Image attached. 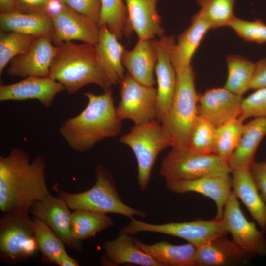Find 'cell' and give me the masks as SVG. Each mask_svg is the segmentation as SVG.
<instances>
[{"label": "cell", "mask_w": 266, "mask_h": 266, "mask_svg": "<svg viewBox=\"0 0 266 266\" xmlns=\"http://www.w3.org/2000/svg\"><path fill=\"white\" fill-rule=\"evenodd\" d=\"M104 255L101 263L105 266H117L129 263L143 266H161L151 256L141 250L130 234L119 233L115 239L103 245Z\"/></svg>", "instance_id": "22"}, {"label": "cell", "mask_w": 266, "mask_h": 266, "mask_svg": "<svg viewBox=\"0 0 266 266\" xmlns=\"http://www.w3.org/2000/svg\"><path fill=\"white\" fill-rule=\"evenodd\" d=\"M129 22L138 39L152 40L165 35L157 10L159 0H123Z\"/></svg>", "instance_id": "19"}, {"label": "cell", "mask_w": 266, "mask_h": 266, "mask_svg": "<svg viewBox=\"0 0 266 266\" xmlns=\"http://www.w3.org/2000/svg\"><path fill=\"white\" fill-rule=\"evenodd\" d=\"M243 99L224 87L207 89L199 95L198 115L219 127L240 116Z\"/></svg>", "instance_id": "14"}, {"label": "cell", "mask_w": 266, "mask_h": 266, "mask_svg": "<svg viewBox=\"0 0 266 266\" xmlns=\"http://www.w3.org/2000/svg\"><path fill=\"white\" fill-rule=\"evenodd\" d=\"M157 60L156 75L157 102L156 119L161 122L171 106L176 89L177 73L171 61V52L176 42L174 35L152 39Z\"/></svg>", "instance_id": "12"}, {"label": "cell", "mask_w": 266, "mask_h": 266, "mask_svg": "<svg viewBox=\"0 0 266 266\" xmlns=\"http://www.w3.org/2000/svg\"><path fill=\"white\" fill-rule=\"evenodd\" d=\"M46 162L40 156L31 162L19 148L0 156V210L30 213L33 205L50 194L45 179Z\"/></svg>", "instance_id": "1"}, {"label": "cell", "mask_w": 266, "mask_h": 266, "mask_svg": "<svg viewBox=\"0 0 266 266\" xmlns=\"http://www.w3.org/2000/svg\"><path fill=\"white\" fill-rule=\"evenodd\" d=\"M166 187L174 193L196 192L210 198L216 204L215 218L221 219L225 203L232 191V179L230 175L207 176L192 180L168 182Z\"/></svg>", "instance_id": "18"}, {"label": "cell", "mask_w": 266, "mask_h": 266, "mask_svg": "<svg viewBox=\"0 0 266 266\" xmlns=\"http://www.w3.org/2000/svg\"><path fill=\"white\" fill-rule=\"evenodd\" d=\"M36 37L16 32H0V74L10 61L26 52Z\"/></svg>", "instance_id": "35"}, {"label": "cell", "mask_w": 266, "mask_h": 266, "mask_svg": "<svg viewBox=\"0 0 266 266\" xmlns=\"http://www.w3.org/2000/svg\"><path fill=\"white\" fill-rule=\"evenodd\" d=\"M38 250L33 221L27 213L13 210L0 220V258L3 263L15 265L33 255Z\"/></svg>", "instance_id": "8"}, {"label": "cell", "mask_w": 266, "mask_h": 266, "mask_svg": "<svg viewBox=\"0 0 266 266\" xmlns=\"http://www.w3.org/2000/svg\"><path fill=\"white\" fill-rule=\"evenodd\" d=\"M228 27L246 42L258 44L266 42V24L260 19L246 21L235 16Z\"/></svg>", "instance_id": "37"}, {"label": "cell", "mask_w": 266, "mask_h": 266, "mask_svg": "<svg viewBox=\"0 0 266 266\" xmlns=\"http://www.w3.org/2000/svg\"><path fill=\"white\" fill-rule=\"evenodd\" d=\"M266 135V118H254L244 124L240 140L227 161L231 171L250 170L260 142Z\"/></svg>", "instance_id": "20"}, {"label": "cell", "mask_w": 266, "mask_h": 266, "mask_svg": "<svg viewBox=\"0 0 266 266\" xmlns=\"http://www.w3.org/2000/svg\"><path fill=\"white\" fill-rule=\"evenodd\" d=\"M52 19L54 30L51 39L55 46L72 40L95 45L98 41V25L66 4L61 13Z\"/></svg>", "instance_id": "17"}, {"label": "cell", "mask_w": 266, "mask_h": 266, "mask_svg": "<svg viewBox=\"0 0 266 266\" xmlns=\"http://www.w3.org/2000/svg\"><path fill=\"white\" fill-rule=\"evenodd\" d=\"M266 87V58L255 63V69L250 89L256 90Z\"/></svg>", "instance_id": "42"}, {"label": "cell", "mask_w": 266, "mask_h": 266, "mask_svg": "<svg viewBox=\"0 0 266 266\" xmlns=\"http://www.w3.org/2000/svg\"><path fill=\"white\" fill-rule=\"evenodd\" d=\"M57 265L60 266H78L77 261L69 256L67 253L62 256L58 261Z\"/></svg>", "instance_id": "45"}, {"label": "cell", "mask_w": 266, "mask_h": 266, "mask_svg": "<svg viewBox=\"0 0 266 266\" xmlns=\"http://www.w3.org/2000/svg\"><path fill=\"white\" fill-rule=\"evenodd\" d=\"M69 209L63 200L50 194L35 202L30 212L45 222L68 247L79 251L82 243L72 236Z\"/></svg>", "instance_id": "15"}, {"label": "cell", "mask_w": 266, "mask_h": 266, "mask_svg": "<svg viewBox=\"0 0 266 266\" xmlns=\"http://www.w3.org/2000/svg\"><path fill=\"white\" fill-rule=\"evenodd\" d=\"M157 55L152 40L138 39L134 48L125 50L122 63L128 73L138 82L149 86L155 84L154 71Z\"/></svg>", "instance_id": "21"}, {"label": "cell", "mask_w": 266, "mask_h": 266, "mask_svg": "<svg viewBox=\"0 0 266 266\" xmlns=\"http://www.w3.org/2000/svg\"><path fill=\"white\" fill-rule=\"evenodd\" d=\"M231 173L232 191L245 205L261 230L266 233V204L259 193L250 170H236Z\"/></svg>", "instance_id": "25"}, {"label": "cell", "mask_w": 266, "mask_h": 266, "mask_svg": "<svg viewBox=\"0 0 266 266\" xmlns=\"http://www.w3.org/2000/svg\"><path fill=\"white\" fill-rule=\"evenodd\" d=\"M66 4L61 0H48L45 8V13L52 19L58 15L63 10Z\"/></svg>", "instance_id": "43"}, {"label": "cell", "mask_w": 266, "mask_h": 266, "mask_svg": "<svg viewBox=\"0 0 266 266\" xmlns=\"http://www.w3.org/2000/svg\"><path fill=\"white\" fill-rule=\"evenodd\" d=\"M33 229L38 249L50 262L57 265L66 253L65 243L42 220L34 217Z\"/></svg>", "instance_id": "32"}, {"label": "cell", "mask_w": 266, "mask_h": 266, "mask_svg": "<svg viewBox=\"0 0 266 266\" xmlns=\"http://www.w3.org/2000/svg\"><path fill=\"white\" fill-rule=\"evenodd\" d=\"M216 128L208 121L198 115L192 128L188 148L200 154H215Z\"/></svg>", "instance_id": "36"}, {"label": "cell", "mask_w": 266, "mask_h": 266, "mask_svg": "<svg viewBox=\"0 0 266 266\" xmlns=\"http://www.w3.org/2000/svg\"><path fill=\"white\" fill-rule=\"evenodd\" d=\"M240 117L245 120L250 117L266 118V87L255 90L243 99Z\"/></svg>", "instance_id": "38"}, {"label": "cell", "mask_w": 266, "mask_h": 266, "mask_svg": "<svg viewBox=\"0 0 266 266\" xmlns=\"http://www.w3.org/2000/svg\"><path fill=\"white\" fill-rule=\"evenodd\" d=\"M78 13L94 21L98 26L100 22L101 0H61Z\"/></svg>", "instance_id": "39"}, {"label": "cell", "mask_w": 266, "mask_h": 266, "mask_svg": "<svg viewBox=\"0 0 266 266\" xmlns=\"http://www.w3.org/2000/svg\"><path fill=\"white\" fill-rule=\"evenodd\" d=\"M65 90L62 84L49 76H28L14 83L1 85L0 101L35 99L48 108L52 105L56 95Z\"/></svg>", "instance_id": "16"}, {"label": "cell", "mask_w": 266, "mask_h": 266, "mask_svg": "<svg viewBox=\"0 0 266 266\" xmlns=\"http://www.w3.org/2000/svg\"><path fill=\"white\" fill-rule=\"evenodd\" d=\"M250 171L259 192L266 204V164L265 162H255L251 166Z\"/></svg>", "instance_id": "40"}, {"label": "cell", "mask_w": 266, "mask_h": 266, "mask_svg": "<svg viewBox=\"0 0 266 266\" xmlns=\"http://www.w3.org/2000/svg\"><path fill=\"white\" fill-rule=\"evenodd\" d=\"M228 75L224 87L232 93L242 96L250 90L255 69V63L237 55L226 58Z\"/></svg>", "instance_id": "30"}, {"label": "cell", "mask_w": 266, "mask_h": 266, "mask_svg": "<svg viewBox=\"0 0 266 266\" xmlns=\"http://www.w3.org/2000/svg\"><path fill=\"white\" fill-rule=\"evenodd\" d=\"M105 25L118 39L130 38L134 32L129 20L123 0H101L98 27Z\"/></svg>", "instance_id": "31"}, {"label": "cell", "mask_w": 266, "mask_h": 266, "mask_svg": "<svg viewBox=\"0 0 266 266\" xmlns=\"http://www.w3.org/2000/svg\"><path fill=\"white\" fill-rule=\"evenodd\" d=\"M56 46L49 77L62 84L68 94L89 84L97 85L104 92L115 85L100 62L94 45L67 41Z\"/></svg>", "instance_id": "3"}, {"label": "cell", "mask_w": 266, "mask_h": 266, "mask_svg": "<svg viewBox=\"0 0 266 266\" xmlns=\"http://www.w3.org/2000/svg\"><path fill=\"white\" fill-rule=\"evenodd\" d=\"M244 120L240 116L216 128L215 153L227 162L240 140Z\"/></svg>", "instance_id": "33"}, {"label": "cell", "mask_w": 266, "mask_h": 266, "mask_svg": "<svg viewBox=\"0 0 266 266\" xmlns=\"http://www.w3.org/2000/svg\"><path fill=\"white\" fill-rule=\"evenodd\" d=\"M20 12L24 13H46L48 0H14Z\"/></svg>", "instance_id": "41"}, {"label": "cell", "mask_w": 266, "mask_h": 266, "mask_svg": "<svg viewBox=\"0 0 266 266\" xmlns=\"http://www.w3.org/2000/svg\"><path fill=\"white\" fill-rule=\"evenodd\" d=\"M0 27L2 32H16L35 37H51L54 25L46 13H24L16 12L0 14Z\"/></svg>", "instance_id": "27"}, {"label": "cell", "mask_w": 266, "mask_h": 266, "mask_svg": "<svg viewBox=\"0 0 266 266\" xmlns=\"http://www.w3.org/2000/svg\"><path fill=\"white\" fill-rule=\"evenodd\" d=\"M225 236L216 238L197 248L196 266H233L245 263L251 258Z\"/></svg>", "instance_id": "23"}, {"label": "cell", "mask_w": 266, "mask_h": 266, "mask_svg": "<svg viewBox=\"0 0 266 266\" xmlns=\"http://www.w3.org/2000/svg\"><path fill=\"white\" fill-rule=\"evenodd\" d=\"M95 173V183L89 190L78 193L63 191L59 192V197L70 209L87 210L104 214H119L130 219L134 215L147 216L145 212L123 203L111 174L102 165L97 166Z\"/></svg>", "instance_id": "5"}, {"label": "cell", "mask_w": 266, "mask_h": 266, "mask_svg": "<svg viewBox=\"0 0 266 266\" xmlns=\"http://www.w3.org/2000/svg\"><path fill=\"white\" fill-rule=\"evenodd\" d=\"M114 225L107 214L84 209L71 213L70 229L72 237L83 241L94 236L97 233Z\"/></svg>", "instance_id": "29"}, {"label": "cell", "mask_w": 266, "mask_h": 266, "mask_svg": "<svg viewBox=\"0 0 266 266\" xmlns=\"http://www.w3.org/2000/svg\"><path fill=\"white\" fill-rule=\"evenodd\" d=\"M265 162V163L266 164V161Z\"/></svg>", "instance_id": "46"}, {"label": "cell", "mask_w": 266, "mask_h": 266, "mask_svg": "<svg viewBox=\"0 0 266 266\" xmlns=\"http://www.w3.org/2000/svg\"><path fill=\"white\" fill-rule=\"evenodd\" d=\"M0 14H8L19 12L14 0H0Z\"/></svg>", "instance_id": "44"}, {"label": "cell", "mask_w": 266, "mask_h": 266, "mask_svg": "<svg viewBox=\"0 0 266 266\" xmlns=\"http://www.w3.org/2000/svg\"><path fill=\"white\" fill-rule=\"evenodd\" d=\"M120 84V100L116 108L122 120L140 125L156 120L157 89L138 82L129 73Z\"/></svg>", "instance_id": "11"}, {"label": "cell", "mask_w": 266, "mask_h": 266, "mask_svg": "<svg viewBox=\"0 0 266 266\" xmlns=\"http://www.w3.org/2000/svg\"><path fill=\"white\" fill-rule=\"evenodd\" d=\"M235 0H197L200 6L198 12L209 25L210 30L228 26L235 17Z\"/></svg>", "instance_id": "34"}, {"label": "cell", "mask_w": 266, "mask_h": 266, "mask_svg": "<svg viewBox=\"0 0 266 266\" xmlns=\"http://www.w3.org/2000/svg\"><path fill=\"white\" fill-rule=\"evenodd\" d=\"M210 27L199 12L194 14L190 25L178 36L171 52V61L176 72L191 66L192 59Z\"/></svg>", "instance_id": "24"}, {"label": "cell", "mask_w": 266, "mask_h": 266, "mask_svg": "<svg viewBox=\"0 0 266 266\" xmlns=\"http://www.w3.org/2000/svg\"><path fill=\"white\" fill-rule=\"evenodd\" d=\"M56 51V46L49 36L36 37L24 53L13 58L7 70L11 76L48 77Z\"/></svg>", "instance_id": "13"}, {"label": "cell", "mask_w": 266, "mask_h": 266, "mask_svg": "<svg viewBox=\"0 0 266 266\" xmlns=\"http://www.w3.org/2000/svg\"><path fill=\"white\" fill-rule=\"evenodd\" d=\"M120 141L133 152L138 165L137 182L142 191L147 187L151 171L159 154L172 146L170 137L157 120L135 125Z\"/></svg>", "instance_id": "7"}, {"label": "cell", "mask_w": 266, "mask_h": 266, "mask_svg": "<svg viewBox=\"0 0 266 266\" xmlns=\"http://www.w3.org/2000/svg\"><path fill=\"white\" fill-rule=\"evenodd\" d=\"M130 223L121 229L119 233L134 234L142 232L158 233L179 237L196 248L210 242L216 238L226 236L222 219H198L182 222L153 224L130 219Z\"/></svg>", "instance_id": "9"}, {"label": "cell", "mask_w": 266, "mask_h": 266, "mask_svg": "<svg viewBox=\"0 0 266 266\" xmlns=\"http://www.w3.org/2000/svg\"><path fill=\"white\" fill-rule=\"evenodd\" d=\"M134 242L161 266H196L197 248L190 243L176 245L162 241L153 244H146L135 239Z\"/></svg>", "instance_id": "28"}, {"label": "cell", "mask_w": 266, "mask_h": 266, "mask_svg": "<svg viewBox=\"0 0 266 266\" xmlns=\"http://www.w3.org/2000/svg\"><path fill=\"white\" fill-rule=\"evenodd\" d=\"M232 241L252 257L266 255V238L253 222L249 221L240 208L237 198L231 191L225 203L221 218Z\"/></svg>", "instance_id": "10"}, {"label": "cell", "mask_w": 266, "mask_h": 266, "mask_svg": "<svg viewBox=\"0 0 266 266\" xmlns=\"http://www.w3.org/2000/svg\"><path fill=\"white\" fill-rule=\"evenodd\" d=\"M88 99L84 110L76 116L65 121L59 133L74 151L85 152L96 143L118 135L122 121L115 107L112 89L101 95L84 92Z\"/></svg>", "instance_id": "2"}, {"label": "cell", "mask_w": 266, "mask_h": 266, "mask_svg": "<svg viewBox=\"0 0 266 266\" xmlns=\"http://www.w3.org/2000/svg\"><path fill=\"white\" fill-rule=\"evenodd\" d=\"M176 85L170 109L161 122L170 137L172 148H188L198 115L199 95L195 86L192 66L177 72Z\"/></svg>", "instance_id": "4"}, {"label": "cell", "mask_w": 266, "mask_h": 266, "mask_svg": "<svg viewBox=\"0 0 266 266\" xmlns=\"http://www.w3.org/2000/svg\"><path fill=\"white\" fill-rule=\"evenodd\" d=\"M99 29L98 41L94 45L98 58L114 84L120 83L125 76L122 56L125 49L106 25Z\"/></svg>", "instance_id": "26"}, {"label": "cell", "mask_w": 266, "mask_h": 266, "mask_svg": "<svg viewBox=\"0 0 266 266\" xmlns=\"http://www.w3.org/2000/svg\"><path fill=\"white\" fill-rule=\"evenodd\" d=\"M231 173L228 163L217 154H200L188 148H172L162 159L159 170L166 182Z\"/></svg>", "instance_id": "6"}]
</instances>
